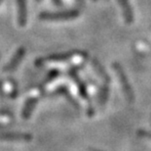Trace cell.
I'll return each instance as SVG.
<instances>
[{"label": "cell", "mask_w": 151, "mask_h": 151, "mask_svg": "<svg viewBox=\"0 0 151 151\" xmlns=\"http://www.w3.org/2000/svg\"><path fill=\"white\" fill-rule=\"evenodd\" d=\"M37 101H38L37 96H32V97H29L27 100L24 108H22V116L24 120H27V119L30 117V115L32 113Z\"/></svg>", "instance_id": "cell-5"}, {"label": "cell", "mask_w": 151, "mask_h": 151, "mask_svg": "<svg viewBox=\"0 0 151 151\" xmlns=\"http://www.w3.org/2000/svg\"><path fill=\"white\" fill-rule=\"evenodd\" d=\"M118 1L122 8V11H123L125 20H126L127 23H132L134 21V14L129 0H118Z\"/></svg>", "instance_id": "cell-7"}, {"label": "cell", "mask_w": 151, "mask_h": 151, "mask_svg": "<svg viewBox=\"0 0 151 151\" xmlns=\"http://www.w3.org/2000/svg\"><path fill=\"white\" fill-rule=\"evenodd\" d=\"M18 5V22L20 27H24L27 24V1L17 0Z\"/></svg>", "instance_id": "cell-4"}, {"label": "cell", "mask_w": 151, "mask_h": 151, "mask_svg": "<svg viewBox=\"0 0 151 151\" xmlns=\"http://www.w3.org/2000/svg\"><path fill=\"white\" fill-rule=\"evenodd\" d=\"M24 55H25V48L20 47L17 51H16V53L14 54V56L12 57V59L9 61L8 65L4 68L5 72H8V73L13 72V71L19 66V64L21 63V61L24 59Z\"/></svg>", "instance_id": "cell-3"}, {"label": "cell", "mask_w": 151, "mask_h": 151, "mask_svg": "<svg viewBox=\"0 0 151 151\" xmlns=\"http://www.w3.org/2000/svg\"><path fill=\"white\" fill-rule=\"evenodd\" d=\"M1 1H2V0H0V3H1Z\"/></svg>", "instance_id": "cell-8"}, {"label": "cell", "mask_w": 151, "mask_h": 151, "mask_svg": "<svg viewBox=\"0 0 151 151\" xmlns=\"http://www.w3.org/2000/svg\"><path fill=\"white\" fill-rule=\"evenodd\" d=\"M31 139L28 133H0V140H30Z\"/></svg>", "instance_id": "cell-6"}, {"label": "cell", "mask_w": 151, "mask_h": 151, "mask_svg": "<svg viewBox=\"0 0 151 151\" xmlns=\"http://www.w3.org/2000/svg\"><path fill=\"white\" fill-rule=\"evenodd\" d=\"M79 16V12L77 10L63 11V12H44L39 15L40 20L44 21H67L72 20Z\"/></svg>", "instance_id": "cell-1"}, {"label": "cell", "mask_w": 151, "mask_h": 151, "mask_svg": "<svg viewBox=\"0 0 151 151\" xmlns=\"http://www.w3.org/2000/svg\"><path fill=\"white\" fill-rule=\"evenodd\" d=\"M113 68L115 70V72L117 74V77L119 79V82H120L121 85H122V88H123V91L126 95V98L128 99L129 101H133L134 99V94H133V91H132V88H130V85L128 82L126 77H125L124 73L122 72L121 68L119 67V65H117L116 63L113 64Z\"/></svg>", "instance_id": "cell-2"}]
</instances>
